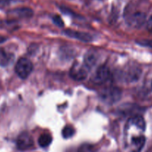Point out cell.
<instances>
[{
  "label": "cell",
  "instance_id": "6da1fadb",
  "mask_svg": "<svg viewBox=\"0 0 152 152\" xmlns=\"http://www.w3.org/2000/svg\"><path fill=\"white\" fill-rule=\"evenodd\" d=\"M33 70V65L29 59L21 58L17 61L15 66L16 74L21 79H26Z\"/></svg>",
  "mask_w": 152,
  "mask_h": 152
},
{
  "label": "cell",
  "instance_id": "7a4b0ae2",
  "mask_svg": "<svg viewBox=\"0 0 152 152\" xmlns=\"http://www.w3.org/2000/svg\"><path fill=\"white\" fill-rule=\"evenodd\" d=\"M89 67L86 66L85 64L81 65V64L75 63L70 69L69 75L73 80L80 81L86 78L89 72Z\"/></svg>",
  "mask_w": 152,
  "mask_h": 152
},
{
  "label": "cell",
  "instance_id": "3957f363",
  "mask_svg": "<svg viewBox=\"0 0 152 152\" xmlns=\"http://www.w3.org/2000/svg\"><path fill=\"white\" fill-rule=\"evenodd\" d=\"M33 145H34V141H33L32 137L27 132H23L18 137L17 140H16V145H17V148L21 151L28 149L31 148Z\"/></svg>",
  "mask_w": 152,
  "mask_h": 152
},
{
  "label": "cell",
  "instance_id": "277c9868",
  "mask_svg": "<svg viewBox=\"0 0 152 152\" xmlns=\"http://www.w3.org/2000/svg\"><path fill=\"white\" fill-rule=\"evenodd\" d=\"M110 72L108 68L106 66H101L96 70L92 77V80L96 84H101L110 78Z\"/></svg>",
  "mask_w": 152,
  "mask_h": 152
},
{
  "label": "cell",
  "instance_id": "5b68a950",
  "mask_svg": "<svg viewBox=\"0 0 152 152\" xmlns=\"http://www.w3.org/2000/svg\"><path fill=\"white\" fill-rule=\"evenodd\" d=\"M102 99L108 103L116 102L121 96V91L116 88H109L101 94Z\"/></svg>",
  "mask_w": 152,
  "mask_h": 152
},
{
  "label": "cell",
  "instance_id": "8992f818",
  "mask_svg": "<svg viewBox=\"0 0 152 152\" xmlns=\"http://www.w3.org/2000/svg\"><path fill=\"white\" fill-rule=\"evenodd\" d=\"M145 19L146 16L145 13H141V12H137V13H134L132 16H130L129 19H128V24L133 28H140L144 24Z\"/></svg>",
  "mask_w": 152,
  "mask_h": 152
},
{
  "label": "cell",
  "instance_id": "52a82bcc",
  "mask_svg": "<svg viewBox=\"0 0 152 152\" xmlns=\"http://www.w3.org/2000/svg\"><path fill=\"white\" fill-rule=\"evenodd\" d=\"M64 34L68 37L75 38L76 39H79L82 42H91L92 40V37L89 34L83 32H79V31H72V30H67L64 31Z\"/></svg>",
  "mask_w": 152,
  "mask_h": 152
},
{
  "label": "cell",
  "instance_id": "ba28073f",
  "mask_svg": "<svg viewBox=\"0 0 152 152\" xmlns=\"http://www.w3.org/2000/svg\"><path fill=\"white\" fill-rule=\"evenodd\" d=\"M145 142V138L142 135H137L131 138V144L133 152H139L143 148Z\"/></svg>",
  "mask_w": 152,
  "mask_h": 152
},
{
  "label": "cell",
  "instance_id": "9c48e42d",
  "mask_svg": "<svg viewBox=\"0 0 152 152\" xmlns=\"http://www.w3.org/2000/svg\"><path fill=\"white\" fill-rule=\"evenodd\" d=\"M11 13L19 17H30L33 15V11L30 8L22 7V8H17L12 10Z\"/></svg>",
  "mask_w": 152,
  "mask_h": 152
},
{
  "label": "cell",
  "instance_id": "30bf717a",
  "mask_svg": "<svg viewBox=\"0 0 152 152\" xmlns=\"http://www.w3.org/2000/svg\"><path fill=\"white\" fill-rule=\"evenodd\" d=\"M11 60V55L6 52L4 49L0 48V66H6Z\"/></svg>",
  "mask_w": 152,
  "mask_h": 152
},
{
  "label": "cell",
  "instance_id": "8fae6325",
  "mask_svg": "<svg viewBox=\"0 0 152 152\" xmlns=\"http://www.w3.org/2000/svg\"><path fill=\"white\" fill-rule=\"evenodd\" d=\"M52 140V138L50 135L47 134H43L40 135V137H39L38 143L40 146L45 148V147H47L50 145Z\"/></svg>",
  "mask_w": 152,
  "mask_h": 152
},
{
  "label": "cell",
  "instance_id": "7c38bea8",
  "mask_svg": "<svg viewBox=\"0 0 152 152\" xmlns=\"http://www.w3.org/2000/svg\"><path fill=\"white\" fill-rule=\"evenodd\" d=\"M96 60V56H95V54L94 53L89 52V53H87L85 55L84 64L86 66L89 67V68H90L92 65H94V64L95 63Z\"/></svg>",
  "mask_w": 152,
  "mask_h": 152
},
{
  "label": "cell",
  "instance_id": "4fadbf2b",
  "mask_svg": "<svg viewBox=\"0 0 152 152\" xmlns=\"http://www.w3.org/2000/svg\"><path fill=\"white\" fill-rule=\"evenodd\" d=\"M75 134V129L72 126H66L63 128L62 131V135L64 138L67 139L73 136Z\"/></svg>",
  "mask_w": 152,
  "mask_h": 152
},
{
  "label": "cell",
  "instance_id": "5bb4252c",
  "mask_svg": "<svg viewBox=\"0 0 152 152\" xmlns=\"http://www.w3.org/2000/svg\"><path fill=\"white\" fill-rule=\"evenodd\" d=\"M137 42V44L140 45L142 46L151 48H152V40H140V41Z\"/></svg>",
  "mask_w": 152,
  "mask_h": 152
},
{
  "label": "cell",
  "instance_id": "9a60e30c",
  "mask_svg": "<svg viewBox=\"0 0 152 152\" xmlns=\"http://www.w3.org/2000/svg\"><path fill=\"white\" fill-rule=\"evenodd\" d=\"M53 22H55V24L56 25H58V27H63L64 24L63 22L62 19L59 16H55L53 17Z\"/></svg>",
  "mask_w": 152,
  "mask_h": 152
},
{
  "label": "cell",
  "instance_id": "2e32d148",
  "mask_svg": "<svg viewBox=\"0 0 152 152\" xmlns=\"http://www.w3.org/2000/svg\"><path fill=\"white\" fill-rule=\"evenodd\" d=\"M78 152H94L93 150L92 149V148L88 145H86V146H81L80 148L79 149Z\"/></svg>",
  "mask_w": 152,
  "mask_h": 152
},
{
  "label": "cell",
  "instance_id": "e0dca14e",
  "mask_svg": "<svg viewBox=\"0 0 152 152\" xmlns=\"http://www.w3.org/2000/svg\"><path fill=\"white\" fill-rule=\"evenodd\" d=\"M11 0H0V7H4L10 4Z\"/></svg>",
  "mask_w": 152,
  "mask_h": 152
},
{
  "label": "cell",
  "instance_id": "ac0fdd59",
  "mask_svg": "<svg viewBox=\"0 0 152 152\" xmlns=\"http://www.w3.org/2000/svg\"><path fill=\"white\" fill-rule=\"evenodd\" d=\"M147 29L149 32L152 33V15L150 18H149L148 21L147 23Z\"/></svg>",
  "mask_w": 152,
  "mask_h": 152
},
{
  "label": "cell",
  "instance_id": "d6986e66",
  "mask_svg": "<svg viewBox=\"0 0 152 152\" xmlns=\"http://www.w3.org/2000/svg\"><path fill=\"white\" fill-rule=\"evenodd\" d=\"M6 39L4 38V37H1V36H0V43H1V42H4V40H5Z\"/></svg>",
  "mask_w": 152,
  "mask_h": 152
},
{
  "label": "cell",
  "instance_id": "ffe728a7",
  "mask_svg": "<svg viewBox=\"0 0 152 152\" xmlns=\"http://www.w3.org/2000/svg\"><path fill=\"white\" fill-rule=\"evenodd\" d=\"M151 87H152V83H151Z\"/></svg>",
  "mask_w": 152,
  "mask_h": 152
}]
</instances>
